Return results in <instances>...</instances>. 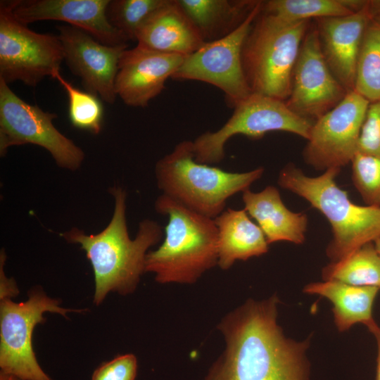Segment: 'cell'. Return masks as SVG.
<instances>
[{
  "label": "cell",
  "instance_id": "obj_26",
  "mask_svg": "<svg viewBox=\"0 0 380 380\" xmlns=\"http://www.w3.org/2000/svg\"><path fill=\"white\" fill-rule=\"evenodd\" d=\"M53 78L58 81L68 94V115L72 125L94 134H99L103 118V107L100 98L76 88L60 72Z\"/></svg>",
  "mask_w": 380,
  "mask_h": 380
},
{
  "label": "cell",
  "instance_id": "obj_12",
  "mask_svg": "<svg viewBox=\"0 0 380 380\" xmlns=\"http://www.w3.org/2000/svg\"><path fill=\"white\" fill-rule=\"evenodd\" d=\"M370 103L355 91L313 123L303 151L306 164L319 171L341 169L358 152L362 127Z\"/></svg>",
  "mask_w": 380,
  "mask_h": 380
},
{
  "label": "cell",
  "instance_id": "obj_33",
  "mask_svg": "<svg viewBox=\"0 0 380 380\" xmlns=\"http://www.w3.org/2000/svg\"><path fill=\"white\" fill-rule=\"evenodd\" d=\"M367 10L372 18L380 15V0L368 1Z\"/></svg>",
  "mask_w": 380,
  "mask_h": 380
},
{
  "label": "cell",
  "instance_id": "obj_20",
  "mask_svg": "<svg viewBox=\"0 0 380 380\" xmlns=\"http://www.w3.org/2000/svg\"><path fill=\"white\" fill-rule=\"evenodd\" d=\"M217 229V265L229 269L236 260L258 257L269 249L260 227L244 209L227 208L215 219Z\"/></svg>",
  "mask_w": 380,
  "mask_h": 380
},
{
  "label": "cell",
  "instance_id": "obj_21",
  "mask_svg": "<svg viewBox=\"0 0 380 380\" xmlns=\"http://www.w3.org/2000/svg\"><path fill=\"white\" fill-rule=\"evenodd\" d=\"M379 289L327 280L310 283L304 287L303 291L329 300L333 304L335 324L339 331H345L356 323H362L368 329L376 324L372 308Z\"/></svg>",
  "mask_w": 380,
  "mask_h": 380
},
{
  "label": "cell",
  "instance_id": "obj_11",
  "mask_svg": "<svg viewBox=\"0 0 380 380\" xmlns=\"http://www.w3.org/2000/svg\"><path fill=\"white\" fill-rule=\"evenodd\" d=\"M56 118V113L23 101L0 79L1 156H4L11 146L34 144L48 151L60 167L78 168L84 154L55 127L53 120Z\"/></svg>",
  "mask_w": 380,
  "mask_h": 380
},
{
  "label": "cell",
  "instance_id": "obj_32",
  "mask_svg": "<svg viewBox=\"0 0 380 380\" xmlns=\"http://www.w3.org/2000/svg\"><path fill=\"white\" fill-rule=\"evenodd\" d=\"M370 332H372L377 343V359H376V380H380V327L374 324L371 327L369 328Z\"/></svg>",
  "mask_w": 380,
  "mask_h": 380
},
{
  "label": "cell",
  "instance_id": "obj_15",
  "mask_svg": "<svg viewBox=\"0 0 380 380\" xmlns=\"http://www.w3.org/2000/svg\"><path fill=\"white\" fill-rule=\"evenodd\" d=\"M110 0H15L13 13L27 25L39 20L63 21L89 33L103 44L128 46L129 41L109 22Z\"/></svg>",
  "mask_w": 380,
  "mask_h": 380
},
{
  "label": "cell",
  "instance_id": "obj_30",
  "mask_svg": "<svg viewBox=\"0 0 380 380\" xmlns=\"http://www.w3.org/2000/svg\"><path fill=\"white\" fill-rule=\"evenodd\" d=\"M137 372L136 357L132 354L120 355L98 367L91 380H135Z\"/></svg>",
  "mask_w": 380,
  "mask_h": 380
},
{
  "label": "cell",
  "instance_id": "obj_3",
  "mask_svg": "<svg viewBox=\"0 0 380 380\" xmlns=\"http://www.w3.org/2000/svg\"><path fill=\"white\" fill-rule=\"evenodd\" d=\"M157 213L167 216L165 238L146 257L145 272L161 284L195 283L217 265V229L214 219L198 214L161 194L155 202Z\"/></svg>",
  "mask_w": 380,
  "mask_h": 380
},
{
  "label": "cell",
  "instance_id": "obj_2",
  "mask_svg": "<svg viewBox=\"0 0 380 380\" xmlns=\"http://www.w3.org/2000/svg\"><path fill=\"white\" fill-rule=\"evenodd\" d=\"M110 192L115 198V209L103 231L86 235L73 228L62 234L68 241L80 243L91 262L95 280L94 303L97 305L109 292L126 295L134 291L141 275L146 272L148 250L163 236L160 224L146 219L139 223L136 237L131 239L125 217L126 193L117 186Z\"/></svg>",
  "mask_w": 380,
  "mask_h": 380
},
{
  "label": "cell",
  "instance_id": "obj_18",
  "mask_svg": "<svg viewBox=\"0 0 380 380\" xmlns=\"http://www.w3.org/2000/svg\"><path fill=\"white\" fill-rule=\"evenodd\" d=\"M137 46L186 56L205 43L177 0H166L139 29Z\"/></svg>",
  "mask_w": 380,
  "mask_h": 380
},
{
  "label": "cell",
  "instance_id": "obj_29",
  "mask_svg": "<svg viewBox=\"0 0 380 380\" xmlns=\"http://www.w3.org/2000/svg\"><path fill=\"white\" fill-rule=\"evenodd\" d=\"M358 152L380 159V101L370 103L362 127Z\"/></svg>",
  "mask_w": 380,
  "mask_h": 380
},
{
  "label": "cell",
  "instance_id": "obj_28",
  "mask_svg": "<svg viewBox=\"0 0 380 380\" xmlns=\"http://www.w3.org/2000/svg\"><path fill=\"white\" fill-rule=\"evenodd\" d=\"M350 163L353 185L365 203L380 208V159L357 152Z\"/></svg>",
  "mask_w": 380,
  "mask_h": 380
},
{
  "label": "cell",
  "instance_id": "obj_31",
  "mask_svg": "<svg viewBox=\"0 0 380 380\" xmlns=\"http://www.w3.org/2000/svg\"><path fill=\"white\" fill-rule=\"evenodd\" d=\"M4 252L1 253V299L11 298L18 293V290L13 279H8L4 272L3 265L5 260Z\"/></svg>",
  "mask_w": 380,
  "mask_h": 380
},
{
  "label": "cell",
  "instance_id": "obj_34",
  "mask_svg": "<svg viewBox=\"0 0 380 380\" xmlns=\"http://www.w3.org/2000/svg\"><path fill=\"white\" fill-rule=\"evenodd\" d=\"M0 380H23L13 375L5 374L0 372Z\"/></svg>",
  "mask_w": 380,
  "mask_h": 380
},
{
  "label": "cell",
  "instance_id": "obj_19",
  "mask_svg": "<svg viewBox=\"0 0 380 380\" xmlns=\"http://www.w3.org/2000/svg\"><path fill=\"white\" fill-rule=\"evenodd\" d=\"M242 201L243 209L255 220L269 244L279 241L304 243L307 215L290 210L275 186H267L259 192L246 189L242 192Z\"/></svg>",
  "mask_w": 380,
  "mask_h": 380
},
{
  "label": "cell",
  "instance_id": "obj_6",
  "mask_svg": "<svg viewBox=\"0 0 380 380\" xmlns=\"http://www.w3.org/2000/svg\"><path fill=\"white\" fill-rule=\"evenodd\" d=\"M308 24V20L291 23L264 12L259 14L241 53L243 71L252 93L288 99L293 68Z\"/></svg>",
  "mask_w": 380,
  "mask_h": 380
},
{
  "label": "cell",
  "instance_id": "obj_27",
  "mask_svg": "<svg viewBox=\"0 0 380 380\" xmlns=\"http://www.w3.org/2000/svg\"><path fill=\"white\" fill-rule=\"evenodd\" d=\"M165 1L110 0L106 15L110 23L128 40L136 41L141 27Z\"/></svg>",
  "mask_w": 380,
  "mask_h": 380
},
{
  "label": "cell",
  "instance_id": "obj_9",
  "mask_svg": "<svg viewBox=\"0 0 380 380\" xmlns=\"http://www.w3.org/2000/svg\"><path fill=\"white\" fill-rule=\"evenodd\" d=\"M58 300L47 296L41 289L28 293L25 302L1 299L0 368L1 372L23 380H53L39 365L32 348L34 328L46 319V312L66 317L68 312H82L61 308Z\"/></svg>",
  "mask_w": 380,
  "mask_h": 380
},
{
  "label": "cell",
  "instance_id": "obj_13",
  "mask_svg": "<svg viewBox=\"0 0 380 380\" xmlns=\"http://www.w3.org/2000/svg\"><path fill=\"white\" fill-rule=\"evenodd\" d=\"M348 94L330 70L322 54L315 27L308 30L296 62L289 108L315 122L335 107Z\"/></svg>",
  "mask_w": 380,
  "mask_h": 380
},
{
  "label": "cell",
  "instance_id": "obj_16",
  "mask_svg": "<svg viewBox=\"0 0 380 380\" xmlns=\"http://www.w3.org/2000/svg\"><path fill=\"white\" fill-rule=\"evenodd\" d=\"M185 56L139 46L126 49L120 58L115 82L118 96L129 106L146 107L160 94Z\"/></svg>",
  "mask_w": 380,
  "mask_h": 380
},
{
  "label": "cell",
  "instance_id": "obj_35",
  "mask_svg": "<svg viewBox=\"0 0 380 380\" xmlns=\"http://www.w3.org/2000/svg\"><path fill=\"white\" fill-rule=\"evenodd\" d=\"M374 243L379 254L380 255V238L376 240Z\"/></svg>",
  "mask_w": 380,
  "mask_h": 380
},
{
  "label": "cell",
  "instance_id": "obj_8",
  "mask_svg": "<svg viewBox=\"0 0 380 380\" xmlns=\"http://www.w3.org/2000/svg\"><path fill=\"white\" fill-rule=\"evenodd\" d=\"M15 1L0 2V79L34 87L60 72L63 46L58 36L37 33L18 21L13 13Z\"/></svg>",
  "mask_w": 380,
  "mask_h": 380
},
{
  "label": "cell",
  "instance_id": "obj_22",
  "mask_svg": "<svg viewBox=\"0 0 380 380\" xmlns=\"http://www.w3.org/2000/svg\"><path fill=\"white\" fill-rule=\"evenodd\" d=\"M203 40L210 42L234 31L258 1L177 0Z\"/></svg>",
  "mask_w": 380,
  "mask_h": 380
},
{
  "label": "cell",
  "instance_id": "obj_25",
  "mask_svg": "<svg viewBox=\"0 0 380 380\" xmlns=\"http://www.w3.org/2000/svg\"><path fill=\"white\" fill-rule=\"evenodd\" d=\"M262 11L291 23L353 14L341 0H270Z\"/></svg>",
  "mask_w": 380,
  "mask_h": 380
},
{
  "label": "cell",
  "instance_id": "obj_23",
  "mask_svg": "<svg viewBox=\"0 0 380 380\" xmlns=\"http://www.w3.org/2000/svg\"><path fill=\"white\" fill-rule=\"evenodd\" d=\"M322 274L324 281L380 289V255L374 242L366 243L345 258L327 265Z\"/></svg>",
  "mask_w": 380,
  "mask_h": 380
},
{
  "label": "cell",
  "instance_id": "obj_4",
  "mask_svg": "<svg viewBox=\"0 0 380 380\" xmlns=\"http://www.w3.org/2000/svg\"><path fill=\"white\" fill-rule=\"evenodd\" d=\"M340 171L338 168H331L320 175L311 177L289 163L278 177L281 188L306 200L329 222L332 238L326 253L331 262L380 238V208L353 203L347 192L335 182Z\"/></svg>",
  "mask_w": 380,
  "mask_h": 380
},
{
  "label": "cell",
  "instance_id": "obj_5",
  "mask_svg": "<svg viewBox=\"0 0 380 380\" xmlns=\"http://www.w3.org/2000/svg\"><path fill=\"white\" fill-rule=\"evenodd\" d=\"M264 168L233 172L197 162L193 141L178 143L156 165L158 188L186 208L215 219L224 210L227 200L248 189L261 178Z\"/></svg>",
  "mask_w": 380,
  "mask_h": 380
},
{
  "label": "cell",
  "instance_id": "obj_24",
  "mask_svg": "<svg viewBox=\"0 0 380 380\" xmlns=\"http://www.w3.org/2000/svg\"><path fill=\"white\" fill-rule=\"evenodd\" d=\"M354 91L369 103L380 101V15L369 21L359 51Z\"/></svg>",
  "mask_w": 380,
  "mask_h": 380
},
{
  "label": "cell",
  "instance_id": "obj_10",
  "mask_svg": "<svg viewBox=\"0 0 380 380\" xmlns=\"http://www.w3.org/2000/svg\"><path fill=\"white\" fill-rule=\"evenodd\" d=\"M262 6V1H258L244 21L229 34L205 42L185 56L172 78L210 84L224 94L227 104L233 108L248 98L252 92L243 71L242 49Z\"/></svg>",
  "mask_w": 380,
  "mask_h": 380
},
{
  "label": "cell",
  "instance_id": "obj_14",
  "mask_svg": "<svg viewBox=\"0 0 380 380\" xmlns=\"http://www.w3.org/2000/svg\"><path fill=\"white\" fill-rule=\"evenodd\" d=\"M64 61L81 79L85 90L113 104L117 94L115 82L118 63L127 46H108L85 31L69 25L58 26Z\"/></svg>",
  "mask_w": 380,
  "mask_h": 380
},
{
  "label": "cell",
  "instance_id": "obj_7",
  "mask_svg": "<svg viewBox=\"0 0 380 380\" xmlns=\"http://www.w3.org/2000/svg\"><path fill=\"white\" fill-rule=\"evenodd\" d=\"M229 120L217 131L205 132L193 141L195 160L211 165L224 158V146L233 136L260 139L267 133L282 131L308 139L314 122L291 110L285 101L252 93L234 108Z\"/></svg>",
  "mask_w": 380,
  "mask_h": 380
},
{
  "label": "cell",
  "instance_id": "obj_17",
  "mask_svg": "<svg viewBox=\"0 0 380 380\" xmlns=\"http://www.w3.org/2000/svg\"><path fill=\"white\" fill-rule=\"evenodd\" d=\"M371 18L367 6L350 15L317 19L322 54L332 74L348 92L354 90L360 44Z\"/></svg>",
  "mask_w": 380,
  "mask_h": 380
},
{
  "label": "cell",
  "instance_id": "obj_1",
  "mask_svg": "<svg viewBox=\"0 0 380 380\" xmlns=\"http://www.w3.org/2000/svg\"><path fill=\"white\" fill-rule=\"evenodd\" d=\"M278 298L248 300L218 325L226 348L205 380H309V341L286 338L277 322Z\"/></svg>",
  "mask_w": 380,
  "mask_h": 380
}]
</instances>
